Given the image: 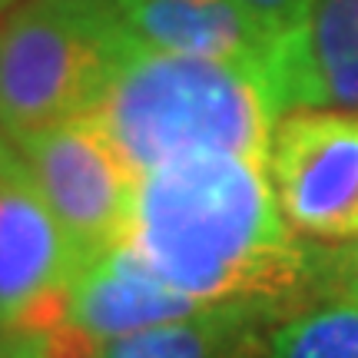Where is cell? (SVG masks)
<instances>
[{
  "label": "cell",
  "mask_w": 358,
  "mask_h": 358,
  "mask_svg": "<svg viewBox=\"0 0 358 358\" xmlns=\"http://www.w3.org/2000/svg\"><path fill=\"white\" fill-rule=\"evenodd\" d=\"M129 239L203 306L272 302L306 272L268 163L236 153H189L146 169Z\"/></svg>",
  "instance_id": "1"
},
{
  "label": "cell",
  "mask_w": 358,
  "mask_h": 358,
  "mask_svg": "<svg viewBox=\"0 0 358 358\" xmlns=\"http://www.w3.org/2000/svg\"><path fill=\"white\" fill-rule=\"evenodd\" d=\"M93 120L136 173L189 153L268 163L279 106L262 70L129 43Z\"/></svg>",
  "instance_id": "2"
},
{
  "label": "cell",
  "mask_w": 358,
  "mask_h": 358,
  "mask_svg": "<svg viewBox=\"0 0 358 358\" xmlns=\"http://www.w3.org/2000/svg\"><path fill=\"white\" fill-rule=\"evenodd\" d=\"M129 37L113 0H20L0 20V127L10 140L90 116Z\"/></svg>",
  "instance_id": "3"
},
{
  "label": "cell",
  "mask_w": 358,
  "mask_h": 358,
  "mask_svg": "<svg viewBox=\"0 0 358 358\" xmlns=\"http://www.w3.org/2000/svg\"><path fill=\"white\" fill-rule=\"evenodd\" d=\"M13 143L83 262L129 239L140 173L93 116L66 120Z\"/></svg>",
  "instance_id": "4"
},
{
  "label": "cell",
  "mask_w": 358,
  "mask_h": 358,
  "mask_svg": "<svg viewBox=\"0 0 358 358\" xmlns=\"http://www.w3.org/2000/svg\"><path fill=\"white\" fill-rule=\"evenodd\" d=\"M83 266L24 156L0 169V345L66 322L70 282Z\"/></svg>",
  "instance_id": "5"
},
{
  "label": "cell",
  "mask_w": 358,
  "mask_h": 358,
  "mask_svg": "<svg viewBox=\"0 0 358 358\" xmlns=\"http://www.w3.org/2000/svg\"><path fill=\"white\" fill-rule=\"evenodd\" d=\"M268 179L289 226L358 239V113L295 110L272 129Z\"/></svg>",
  "instance_id": "6"
},
{
  "label": "cell",
  "mask_w": 358,
  "mask_h": 358,
  "mask_svg": "<svg viewBox=\"0 0 358 358\" xmlns=\"http://www.w3.org/2000/svg\"><path fill=\"white\" fill-rule=\"evenodd\" d=\"M268 87L279 113H358V0H312L302 24L279 37Z\"/></svg>",
  "instance_id": "7"
},
{
  "label": "cell",
  "mask_w": 358,
  "mask_h": 358,
  "mask_svg": "<svg viewBox=\"0 0 358 358\" xmlns=\"http://www.w3.org/2000/svg\"><path fill=\"white\" fill-rule=\"evenodd\" d=\"M203 302L173 289L133 239L116 243L77 268L66 295V322L96 342L153 329L163 322L189 319L203 312Z\"/></svg>",
  "instance_id": "8"
},
{
  "label": "cell",
  "mask_w": 358,
  "mask_h": 358,
  "mask_svg": "<svg viewBox=\"0 0 358 358\" xmlns=\"http://www.w3.org/2000/svg\"><path fill=\"white\" fill-rule=\"evenodd\" d=\"M113 10L136 47L232 60L268 80L279 37L243 0H113Z\"/></svg>",
  "instance_id": "9"
},
{
  "label": "cell",
  "mask_w": 358,
  "mask_h": 358,
  "mask_svg": "<svg viewBox=\"0 0 358 358\" xmlns=\"http://www.w3.org/2000/svg\"><path fill=\"white\" fill-rule=\"evenodd\" d=\"M268 302H219L189 319L96 342L93 358H249Z\"/></svg>",
  "instance_id": "10"
},
{
  "label": "cell",
  "mask_w": 358,
  "mask_h": 358,
  "mask_svg": "<svg viewBox=\"0 0 358 358\" xmlns=\"http://www.w3.org/2000/svg\"><path fill=\"white\" fill-rule=\"evenodd\" d=\"M268 358H358V299L289 319L272 335Z\"/></svg>",
  "instance_id": "11"
},
{
  "label": "cell",
  "mask_w": 358,
  "mask_h": 358,
  "mask_svg": "<svg viewBox=\"0 0 358 358\" xmlns=\"http://www.w3.org/2000/svg\"><path fill=\"white\" fill-rule=\"evenodd\" d=\"M243 3L256 13L275 37H285L289 30H295L302 24V17H306L312 0H243Z\"/></svg>",
  "instance_id": "12"
},
{
  "label": "cell",
  "mask_w": 358,
  "mask_h": 358,
  "mask_svg": "<svg viewBox=\"0 0 358 358\" xmlns=\"http://www.w3.org/2000/svg\"><path fill=\"white\" fill-rule=\"evenodd\" d=\"M20 159V150H17V143L3 133V127H0V169H7L10 163H17Z\"/></svg>",
  "instance_id": "13"
},
{
  "label": "cell",
  "mask_w": 358,
  "mask_h": 358,
  "mask_svg": "<svg viewBox=\"0 0 358 358\" xmlns=\"http://www.w3.org/2000/svg\"><path fill=\"white\" fill-rule=\"evenodd\" d=\"M345 259H348V292L358 299V245L355 249H348Z\"/></svg>",
  "instance_id": "14"
},
{
  "label": "cell",
  "mask_w": 358,
  "mask_h": 358,
  "mask_svg": "<svg viewBox=\"0 0 358 358\" xmlns=\"http://www.w3.org/2000/svg\"><path fill=\"white\" fill-rule=\"evenodd\" d=\"M17 3H20V0H0V17H3V13H10Z\"/></svg>",
  "instance_id": "15"
}]
</instances>
